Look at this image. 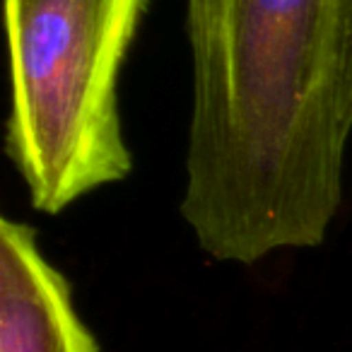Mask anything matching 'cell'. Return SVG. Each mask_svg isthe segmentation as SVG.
I'll use <instances>...</instances> for the list:
<instances>
[{"instance_id": "2", "label": "cell", "mask_w": 352, "mask_h": 352, "mask_svg": "<svg viewBox=\"0 0 352 352\" xmlns=\"http://www.w3.org/2000/svg\"><path fill=\"white\" fill-rule=\"evenodd\" d=\"M147 6L150 0H6V147L34 210L60 215L133 171L118 80Z\"/></svg>"}, {"instance_id": "1", "label": "cell", "mask_w": 352, "mask_h": 352, "mask_svg": "<svg viewBox=\"0 0 352 352\" xmlns=\"http://www.w3.org/2000/svg\"><path fill=\"white\" fill-rule=\"evenodd\" d=\"M186 39L198 249L254 265L321 246L352 138V0H186Z\"/></svg>"}, {"instance_id": "3", "label": "cell", "mask_w": 352, "mask_h": 352, "mask_svg": "<svg viewBox=\"0 0 352 352\" xmlns=\"http://www.w3.org/2000/svg\"><path fill=\"white\" fill-rule=\"evenodd\" d=\"M0 352H99L32 225L0 220Z\"/></svg>"}]
</instances>
